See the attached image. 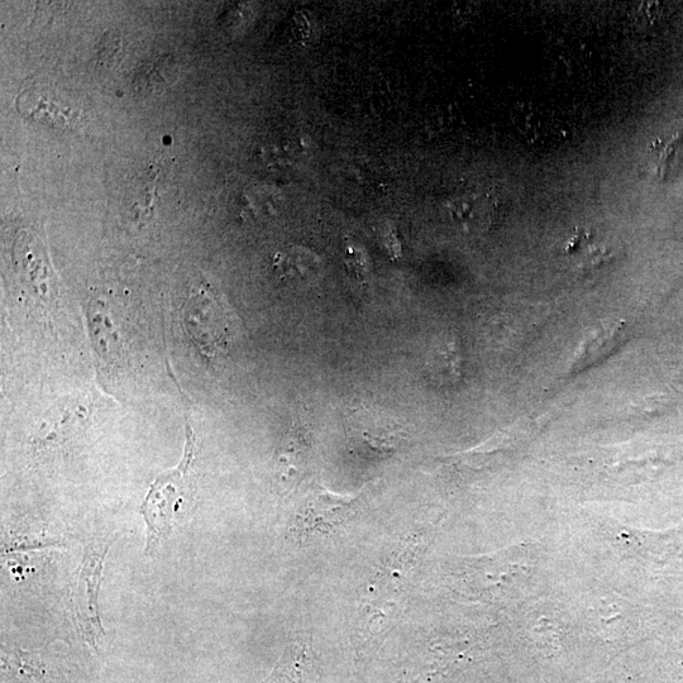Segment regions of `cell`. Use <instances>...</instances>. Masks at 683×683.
Listing matches in <instances>:
<instances>
[{"mask_svg": "<svg viewBox=\"0 0 683 683\" xmlns=\"http://www.w3.org/2000/svg\"><path fill=\"white\" fill-rule=\"evenodd\" d=\"M322 261L313 251L304 247H289L277 253L274 271L286 283H309L319 275Z\"/></svg>", "mask_w": 683, "mask_h": 683, "instance_id": "cell-5", "label": "cell"}, {"mask_svg": "<svg viewBox=\"0 0 683 683\" xmlns=\"http://www.w3.org/2000/svg\"><path fill=\"white\" fill-rule=\"evenodd\" d=\"M194 455V434L188 427L183 460L174 470L157 477L141 506L140 511L147 524L146 551H150L161 539L169 536L179 504L190 493Z\"/></svg>", "mask_w": 683, "mask_h": 683, "instance_id": "cell-1", "label": "cell"}, {"mask_svg": "<svg viewBox=\"0 0 683 683\" xmlns=\"http://www.w3.org/2000/svg\"><path fill=\"white\" fill-rule=\"evenodd\" d=\"M447 210L453 224L463 232H482L493 223V203L484 195L465 194L456 197L448 202Z\"/></svg>", "mask_w": 683, "mask_h": 683, "instance_id": "cell-4", "label": "cell"}, {"mask_svg": "<svg viewBox=\"0 0 683 683\" xmlns=\"http://www.w3.org/2000/svg\"><path fill=\"white\" fill-rule=\"evenodd\" d=\"M427 367L433 380L451 384L460 379L461 361L456 342L450 339L434 348L428 358Z\"/></svg>", "mask_w": 683, "mask_h": 683, "instance_id": "cell-7", "label": "cell"}, {"mask_svg": "<svg viewBox=\"0 0 683 683\" xmlns=\"http://www.w3.org/2000/svg\"><path fill=\"white\" fill-rule=\"evenodd\" d=\"M7 672L18 682L38 681L46 675L45 666L28 652L7 656Z\"/></svg>", "mask_w": 683, "mask_h": 683, "instance_id": "cell-8", "label": "cell"}, {"mask_svg": "<svg viewBox=\"0 0 683 683\" xmlns=\"http://www.w3.org/2000/svg\"><path fill=\"white\" fill-rule=\"evenodd\" d=\"M61 544L57 538H47L42 536L37 537H14L8 539L6 543L3 544V552L11 551H25V549L32 548H42V547H52Z\"/></svg>", "mask_w": 683, "mask_h": 683, "instance_id": "cell-9", "label": "cell"}, {"mask_svg": "<svg viewBox=\"0 0 683 683\" xmlns=\"http://www.w3.org/2000/svg\"><path fill=\"white\" fill-rule=\"evenodd\" d=\"M121 52V38L117 35H105L99 49L100 64L116 62V55Z\"/></svg>", "mask_w": 683, "mask_h": 683, "instance_id": "cell-10", "label": "cell"}, {"mask_svg": "<svg viewBox=\"0 0 683 683\" xmlns=\"http://www.w3.org/2000/svg\"><path fill=\"white\" fill-rule=\"evenodd\" d=\"M111 541L92 542L85 547L83 561L76 573L73 606L76 625L81 637L94 649L105 637V630L99 615V590L105 557Z\"/></svg>", "mask_w": 683, "mask_h": 683, "instance_id": "cell-2", "label": "cell"}, {"mask_svg": "<svg viewBox=\"0 0 683 683\" xmlns=\"http://www.w3.org/2000/svg\"><path fill=\"white\" fill-rule=\"evenodd\" d=\"M346 427L348 436L374 447L393 448L396 441L403 436L400 425L362 405L346 412Z\"/></svg>", "mask_w": 683, "mask_h": 683, "instance_id": "cell-3", "label": "cell"}, {"mask_svg": "<svg viewBox=\"0 0 683 683\" xmlns=\"http://www.w3.org/2000/svg\"><path fill=\"white\" fill-rule=\"evenodd\" d=\"M179 65L173 56H160L138 69L133 88L141 94H159L178 79Z\"/></svg>", "mask_w": 683, "mask_h": 683, "instance_id": "cell-6", "label": "cell"}]
</instances>
